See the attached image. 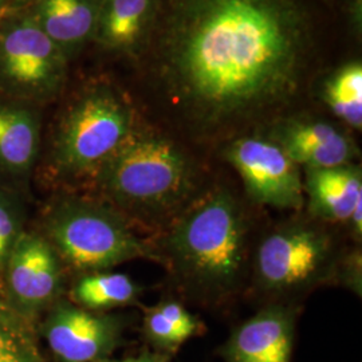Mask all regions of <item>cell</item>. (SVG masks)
I'll return each mask as SVG.
<instances>
[{
	"label": "cell",
	"instance_id": "cell-1",
	"mask_svg": "<svg viewBox=\"0 0 362 362\" xmlns=\"http://www.w3.org/2000/svg\"><path fill=\"white\" fill-rule=\"evenodd\" d=\"M298 0H161L157 81L196 139L236 134L291 104L313 49Z\"/></svg>",
	"mask_w": 362,
	"mask_h": 362
},
{
	"label": "cell",
	"instance_id": "cell-2",
	"mask_svg": "<svg viewBox=\"0 0 362 362\" xmlns=\"http://www.w3.org/2000/svg\"><path fill=\"white\" fill-rule=\"evenodd\" d=\"M250 220L227 187L204 189L155 242L157 262L165 264L184 296L219 305L246 281Z\"/></svg>",
	"mask_w": 362,
	"mask_h": 362
},
{
	"label": "cell",
	"instance_id": "cell-3",
	"mask_svg": "<svg viewBox=\"0 0 362 362\" xmlns=\"http://www.w3.org/2000/svg\"><path fill=\"white\" fill-rule=\"evenodd\" d=\"M94 181L124 216L161 231L204 192L199 169L180 145L137 125Z\"/></svg>",
	"mask_w": 362,
	"mask_h": 362
},
{
	"label": "cell",
	"instance_id": "cell-4",
	"mask_svg": "<svg viewBox=\"0 0 362 362\" xmlns=\"http://www.w3.org/2000/svg\"><path fill=\"white\" fill-rule=\"evenodd\" d=\"M45 230L58 257L83 274L136 259L157 262L155 245L140 238L118 209L94 199L69 196L58 200L46 215Z\"/></svg>",
	"mask_w": 362,
	"mask_h": 362
},
{
	"label": "cell",
	"instance_id": "cell-5",
	"mask_svg": "<svg viewBox=\"0 0 362 362\" xmlns=\"http://www.w3.org/2000/svg\"><path fill=\"white\" fill-rule=\"evenodd\" d=\"M134 128L129 103L112 86H93L78 97L61 119L52 163L67 179L94 177Z\"/></svg>",
	"mask_w": 362,
	"mask_h": 362
},
{
	"label": "cell",
	"instance_id": "cell-6",
	"mask_svg": "<svg viewBox=\"0 0 362 362\" xmlns=\"http://www.w3.org/2000/svg\"><path fill=\"white\" fill-rule=\"evenodd\" d=\"M341 257L329 231L314 221H290L267 233L254 258V281L272 297H290L337 278Z\"/></svg>",
	"mask_w": 362,
	"mask_h": 362
},
{
	"label": "cell",
	"instance_id": "cell-7",
	"mask_svg": "<svg viewBox=\"0 0 362 362\" xmlns=\"http://www.w3.org/2000/svg\"><path fill=\"white\" fill-rule=\"evenodd\" d=\"M67 57L30 13L0 26V85L15 97L46 101L65 83Z\"/></svg>",
	"mask_w": 362,
	"mask_h": 362
},
{
	"label": "cell",
	"instance_id": "cell-8",
	"mask_svg": "<svg viewBox=\"0 0 362 362\" xmlns=\"http://www.w3.org/2000/svg\"><path fill=\"white\" fill-rule=\"evenodd\" d=\"M223 157L240 176L252 203L288 211L305 207L302 168L270 139L236 136L223 148Z\"/></svg>",
	"mask_w": 362,
	"mask_h": 362
},
{
	"label": "cell",
	"instance_id": "cell-9",
	"mask_svg": "<svg viewBox=\"0 0 362 362\" xmlns=\"http://www.w3.org/2000/svg\"><path fill=\"white\" fill-rule=\"evenodd\" d=\"M124 317L93 311L73 302H55L43 322V336L62 362H98L121 345Z\"/></svg>",
	"mask_w": 362,
	"mask_h": 362
},
{
	"label": "cell",
	"instance_id": "cell-10",
	"mask_svg": "<svg viewBox=\"0 0 362 362\" xmlns=\"http://www.w3.org/2000/svg\"><path fill=\"white\" fill-rule=\"evenodd\" d=\"M11 310L33 315L52 308L62 290L61 258L50 242L37 233H21L4 270Z\"/></svg>",
	"mask_w": 362,
	"mask_h": 362
},
{
	"label": "cell",
	"instance_id": "cell-11",
	"mask_svg": "<svg viewBox=\"0 0 362 362\" xmlns=\"http://www.w3.org/2000/svg\"><path fill=\"white\" fill-rule=\"evenodd\" d=\"M263 136L279 145L302 169L351 164L358 156V149L349 134L322 119L279 118L269 124Z\"/></svg>",
	"mask_w": 362,
	"mask_h": 362
},
{
	"label": "cell",
	"instance_id": "cell-12",
	"mask_svg": "<svg viewBox=\"0 0 362 362\" xmlns=\"http://www.w3.org/2000/svg\"><path fill=\"white\" fill-rule=\"evenodd\" d=\"M298 311L272 303L239 325L220 350L227 362H291Z\"/></svg>",
	"mask_w": 362,
	"mask_h": 362
},
{
	"label": "cell",
	"instance_id": "cell-13",
	"mask_svg": "<svg viewBox=\"0 0 362 362\" xmlns=\"http://www.w3.org/2000/svg\"><path fill=\"white\" fill-rule=\"evenodd\" d=\"M305 203L311 218L326 223H348L362 203L361 165L303 169Z\"/></svg>",
	"mask_w": 362,
	"mask_h": 362
},
{
	"label": "cell",
	"instance_id": "cell-14",
	"mask_svg": "<svg viewBox=\"0 0 362 362\" xmlns=\"http://www.w3.org/2000/svg\"><path fill=\"white\" fill-rule=\"evenodd\" d=\"M161 0H104L94 42L109 52L136 55L151 42Z\"/></svg>",
	"mask_w": 362,
	"mask_h": 362
},
{
	"label": "cell",
	"instance_id": "cell-15",
	"mask_svg": "<svg viewBox=\"0 0 362 362\" xmlns=\"http://www.w3.org/2000/svg\"><path fill=\"white\" fill-rule=\"evenodd\" d=\"M103 3L104 0H37L30 15L70 59L94 40Z\"/></svg>",
	"mask_w": 362,
	"mask_h": 362
},
{
	"label": "cell",
	"instance_id": "cell-16",
	"mask_svg": "<svg viewBox=\"0 0 362 362\" xmlns=\"http://www.w3.org/2000/svg\"><path fill=\"white\" fill-rule=\"evenodd\" d=\"M39 121L28 107L0 104V167L13 175L27 173L38 155Z\"/></svg>",
	"mask_w": 362,
	"mask_h": 362
},
{
	"label": "cell",
	"instance_id": "cell-17",
	"mask_svg": "<svg viewBox=\"0 0 362 362\" xmlns=\"http://www.w3.org/2000/svg\"><path fill=\"white\" fill-rule=\"evenodd\" d=\"M206 330L204 322L175 299L144 309V337L153 350L172 357L187 341L204 334Z\"/></svg>",
	"mask_w": 362,
	"mask_h": 362
},
{
	"label": "cell",
	"instance_id": "cell-18",
	"mask_svg": "<svg viewBox=\"0 0 362 362\" xmlns=\"http://www.w3.org/2000/svg\"><path fill=\"white\" fill-rule=\"evenodd\" d=\"M143 290L129 275L121 272H88L70 290L71 302L83 309L106 311L136 305Z\"/></svg>",
	"mask_w": 362,
	"mask_h": 362
},
{
	"label": "cell",
	"instance_id": "cell-19",
	"mask_svg": "<svg viewBox=\"0 0 362 362\" xmlns=\"http://www.w3.org/2000/svg\"><path fill=\"white\" fill-rule=\"evenodd\" d=\"M322 100L332 113L351 129L362 128V65L349 62L325 79Z\"/></svg>",
	"mask_w": 362,
	"mask_h": 362
},
{
	"label": "cell",
	"instance_id": "cell-20",
	"mask_svg": "<svg viewBox=\"0 0 362 362\" xmlns=\"http://www.w3.org/2000/svg\"><path fill=\"white\" fill-rule=\"evenodd\" d=\"M0 362H45L16 313L0 318Z\"/></svg>",
	"mask_w": 362,
	"mask_h": 362
},
{
	"label": "cell",
	"instance_id": "cell-21",
	"mask_svg": "<svg viewBox=\"0 0 362 362\" xmlns=\"http://www.w3.org/2000/svg\"><path fill=\"white\" fill-rule=\"evenodd\" d=\"M19 233L16 208L11 199L0 191V275H3L6 262Z\"/></svg>",
	"mask_w": 362,
	"mask_h": 362
},
{
	"label": "cell",
	"instance_id": "cell-22",
	"mask_svg": "<svg viewBox=\"0 0 362 362\" xmlns=\"http://www.w3.org/2000/svg\"><path fill=\"white\" fill-rule=\"evenodd\" d=\"M337 279L361 297L362 290V257L361 250H353L345 258L339 259Z\"/></svg>",
	"mask_w": 362,
	"mask_h": 362
},
{
	"label": "cell",
	"instance_id": "cell-23",
	"mask_svg": "<svg viewBox=\"0 0 362 362\" xmlns=\"http://www.w3.org/2000/svg\"><path fill=\"white\" fill-rule=\"evenodd\" d=\"M172 356L157 351V350H144L139 356L134 357H128L124 360H110L105 358L98 362H170Z\"/></svg>",
	"mask_w": 362,
	"mask_h": 362
},
{
	"label": "cell",
	"instance_id": "cell-24",
	"mask_svg": "<svg viewBox=\"0 0 362 362\" xmlns=\"http://www.w3.org/2000/svg\"><path fill=\"white\" fill-rule=\"evenodd\" d=\"M346 10L349 13L350 26L356 34L360 35L362 30V0H349Z\"/></svg>",
	"mask_w": 362,
	"mask_h": 362
},
{
	"label": "cell",
	"instance_id": "cell-25",
	"mask_svg": "<svg viewBox=\"0 0 362 362\" xmlns=\"http://www.w3.org/2000/svg\"><path fill=\"white\" fill-rule=\"evenodd\" d=\"M10 313H13L11 308H8L6 303H3V302L0 300V318H1V317H6V315L10 314Z\"/></svg>",
	"mask_w": 362,
	"mask_h": 362
},
{
	"label": "cell",
	"instance_id": "cell-26",
	"mask_svg": "<svg viewBox=\"0 0 362 362\" xmlns=\"http://www.w3.org/2000/svg\"><path fill=\"white\" fill-rule=\"evenodd\" d=\"M8 3H13L15 6H25V4H30V3H34L37 0H7ZM6 1V3H7Z\"/></svg>",
	"mask_w": 362,
	"mask_h": 362
},
{
	"label": "cell",
	"instance_id": "cell-27",
	"mask_svg": "<svg viewBox=\"0 0 362 362\" xmlns=\"http://www.w3.org/2000/svg\"><path fill=\"white\" fill-rule=\"evenodd\" d=\"M7 0H0V4H3V3H6Z\"/></svg>",
	"mask_w": 362,
	"mask_h": 362
}]
</instances>
